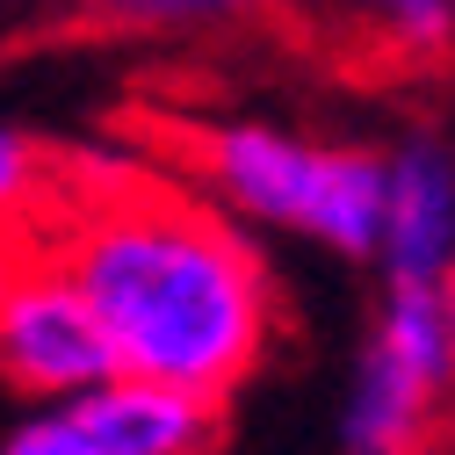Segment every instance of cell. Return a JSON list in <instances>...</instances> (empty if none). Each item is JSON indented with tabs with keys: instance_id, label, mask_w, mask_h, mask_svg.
<instances>
[{
	"instance_id": "cell-1",
	"label": "cell",
	"mask_w": 455,
	"mask_h": 455,
	"mask_svg": "<svg viewBox=\"0 0 455 455\" xmlns=\"http://www.w3.org/2000/svg\"><path fill=\"white\" fill-rule=\"evenodd\" d=\"M59 253L94 297L124 376L196 397L239 390L267 347V275L239 232L181 196H101L80 210Z\"/></svg>"
},
{
	"instance_id": "cell-2",
	"label": "cell",
	"mask_w": 455,
	"mask_h": 455,
	"mask_svg": "<svg viewBox=\"0 0 455 455\" xmlns=\"http://www.w3.org/2000/svg\"><path fill=\"white\" fill-rule=\"evenodd\" d=\"M203 174L217 181V196L304 232L332 253H376L383 246V210H390V159L355 152V145H311L267 124H224L203 138Z\"/></svg>"
},
{
	"instance_id": "cell-3",
	"label": "cell",
	"mask_w": 455,
	"mask_h": 455,
	"mask_svg": "<svg viewBox=\"0 0 455 455\" xmlns=\"http://www.w3.org/2000/svg\"><path fill=\"white\" fill-rule=\"evenodd\" d=\"M455 383V282H390L339 412V455H412L434 397Z\"/></svg>"
},
{
	"instance_id": "cell-4",
	"label": "cell",
	"mask_w": 455,
	"mask_h": 455,
	"mask_svg": "<svg viewBox=\"0 0 455 455\" xmlns=\"http://www.w3.org/2000/svg\"><path fill=\"white\" fill-rule=\"evenodd\" d=\"M108 376H124V355L108 339L94 297L59 253L15 260V282L0 297V383L22 397H80Z\"/></svg>"
},
{
	"instance_id": "cell-5",
	"label": "cell",
	"mask_w": 455,
	"mask_h": 455,
	"mask_svg": "<svg viewBox=\"0 0 455 455\" xmlns=\"http://www.w3.org/2000/svg\"><path fill=\"white\" fill-rule=\"evenodd\" d=\"M210 441H217V397L152 376H108L80 397H51V405L22 412L0 455H210Z\"/></svg>"
},
{
	"instance_id": "cell-6",
	"label": "cell",
	"mask_w": 455,
	"mask_h": 455,
	"mask_svg": "<svg viewBox=\"0 0 455 455\" xmlns=\"http://www.w3.org/2000/svg\"><path fill=\"white\" fill-rule=\"evenodd\" d=\"M376 260L390 282H455V159L434 138L390 152V210Z\"/></svg>"
},
{
	"instance_id": "cell-7",
	"label": "cell",
	"mask_w": 455,
	"mask_h": 455,
	"mask_svg": "<svg viewBox=\"0 0 455 455\" xmlns=\"http://www.w3.org/2000/svg\"><path fill=\"white\" fill-rule=\"evenodd\" d=\"M332 8L369 15L376 29H390L397 44H412V51H434V44L455 36V0H332Z\"/></svg>"
},
{
	"instance_id": "cell-8",
	"label": "cell",
	"mask_w": 455,
	"mask_h": 455,
	"mask_svg": "<svg viewBox=\"0 0 455 455\" xmlns=\"http://www.w3.org/2000/svg\"><path fill=\"white\" fill-rule=\"evenodd\" d=\"M101 15H124V22H239L267 0H87Z\"/></svg>"
},
{
	"instance_id": "cell-9",
	"label": "cell",
	"mask_w": 455,
	"mask_h": 455,
	"mask_svg": "<svg viewBox=\"0 0 455 455\" xmlns=\"http://www.w3.org/2000/svg\"><path fill=\"white\" fill-rule=\"evenodd\" d=\"M29 188H36V152L15 131H0V232L15 224V210L29 203Z\"/></svg>"
},
{
	"instance_id": "cell-10",
	"label": "cell",
	"mask_w": 455,
	"mask_h": 455,
	"mask_svg": "<svg viewBox=\"0 0 455 455\" xmlns=\"http://www.w3.org/2000/svg\"><path fill=\"white\" fill-rule=\"evenodd\" d=\"M8 282H15V260H8V253H0V297H8Z\"/></svg>"
}]
</instances>
